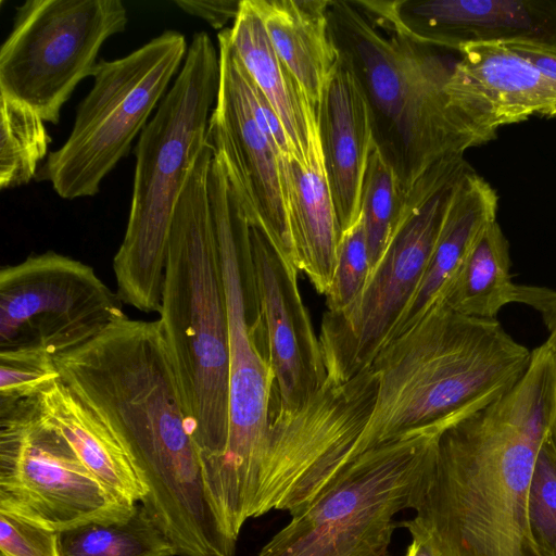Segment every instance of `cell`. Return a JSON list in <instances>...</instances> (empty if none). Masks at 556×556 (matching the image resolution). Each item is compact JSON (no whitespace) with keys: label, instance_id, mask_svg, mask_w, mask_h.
<instances>
[{"label":"cell","instance_id":"1","mask_svg":"<svg viewBox=\"0 0 556 556\" xmlns=\"http://www.w3.org/2000/svg\"><path fill=\"white\" fill-rule=\"evenodd\" d=\"M60 379L117 435L142 471L141 505L177 556H232L208 496L199 448L159 320L124 316L54 357Z\"/></svg>","mask_w":556,"mask_h":556},{"label":"cell","instance_id":"2","mask_svg":"<svg viewBox=\"0 0 556 556\" xmlns=\"http://www.w3.org/2000/svg\"><path fill=\"white\" fill-rule=\"evenodd\" d=\"M556 415V357L543 343L504 394L442 433L412 519L432 556H538L528 497Z\"/></svg>","mask_w":556,"mask_h":556},{"label":"cell","instance_id":"3","mask_svg":"<svg viewBox=\"0 0 556 556\" xmlns=\"http://www.w3.org/2000/svg\"><path fill=\"white\" fill-rule=\"evenodd\" d=\"M328 20L339 56L368 104L374 144L407 194L440 161L464 155L497 135L450 104L454 62L414 40L358 0H330Z\"/></svg>","mask_w":556,"mask_h":556},{"label":"cell","instance_id":"4","mask_svg":"<svg viewBox=\"0 0 556 556\" xmlns=\"http://www.w3.org/2000/svg\"><path fill=\"white\" fill-rule=\"evenodd\" d=\"M530 358L496 319L438 306L374 359L376 400L355 458L409 430L475 414L511 388Z\"/></svg>","mask_w":556,"mask_h":556},{"label":"cell","instance_id":"5","mask_svg":"<svg viewBox=\"0 0 556 556\" xmlns=\"http://www.w3.org/2000/svg\"><path fill=\"white\" fill-rule=\"evenodd\" d=\"M212 159L205 144L176 205L159 311L205 483L224 453L229 421L227 309L207 191Z\"/></svg>","mask_w":556,"mask_h":556},{"label":"cell","instance_id":"6","mask_svg":"<svg viewBox=\"0 0 556 556\" xmlns=\"http://www.w3.org/2000/svg\"><path fill=\"white\" fill-rule=\"evenodd\" d=\"M219 88V53L194 33L174 84L140 134L130 211L113 258L117 295L143 313L160 311L173 215L205 147Z\"/></svg>","mask_w":556,"mask_h":556},{"label":"cell","instance_id":"7","mask_svg":"<svg viewBox=\"0 0 556 556\" xmlns=\"http://www.w3.org/2000/svg\"><path fill=\"white\" fill-rule=\"evenodd\" d=\"M207 191L223 273L229 348V421L224 453L207 480L228 506H252L267 448L275 378L254 278L250 222L224 160L213 155Z\"/></svg>","mask_w":556,"mask_h":556},{"label":"cell","instance_id":"8","mask_svg":"<svg viewBox=\"0 0 556 556\" xmlns=\"http://www.w3.org/2000/svg\"><path fill=\"white\" fill-rule=\"evenodd\" d=\"M450 426L409 430L359 455L257 556H390L394 517L418 505Z\"/></svg>","mask_w":556,"mask_h":556},{"label":"cell","instance_id":"9","mask_svg":"<svg viewBox=\"0 0 556 556\" xmlns=\"http://www.w3.org/2000/svg\"><path fill=\"white\" fill-rule=\"evenodd\" d=\"M187 51L185 35L168 29L123 58L100 60L70 136L49 153L38 180L66 200L96 195L156 111Z\"/></svg>","mask_w":556,"mask_h":556},{"label":"cell","instance_id":"10","mask_svg":"<svg viewBox=\"0 0 556 556\" xmlns=\"http://www.w3.org/2000/svg\"><path fill=\"white\" fill-rule=\"evenodd\" d=\"M464 155L428 169L406 194L401 218L357 302L325 313L319 341L328 378L344 382L369 368L412 300L431 256L459 180Z\"/></svg>","mask_w":556,"mask_h":556},{"label":"cell","instance_id":"11","mask_svg":"<svg viewBox=\"0 0 556 556\" xmlns=\"http://www.w3.org/2000/svg\"><path fill=\"white\" fill-rule=\"evenodd\" d=\"M377 378L367 368L324 388L294 412L271 407L254 517L271 510L294 516L355 459L372 410Z\"/></svg>","mask_w":556,"mask_h":556},{"label":"cell","instance_id":"12","mask_svg":"<svg viewBox=\"0 0 556 556\" xmlns=\"http://www.w3.org/2000/svg\"><path fill=\"white\" fill-rule=\"evenodd\" d=\"M119 0H28L0 49V94L58 124L78 84L92 77L104 42L123 33Z\"/></svg>","mask_w":556,"mask_h":556},{"label":"cell","instance_id":"13","mask_svg":"<svg viewBox=\"0 0 556 556\" xmlns=\"http://www.w3.org/2000/svg\"><path fill=\"white\" fill-rule=\"evenodd\" d=\"M38 395L0 402V493L58 532L130 517L137 505L121 501L94 477L45 419Z\"/></svg>","mask_w":556,"mask_h":556},{"label":"cell","instance_id":"14","mask_svg":"<svg viewBox=\"0 0 556 556\" xmlns=\"http://www.w3.org/2000/svg\"><path fill=\"white\" fill-rule=\"evenodd\" d=\"M93 268L54 251L0 270V350L74 351L126 316Z\"/></svg>","mask_w":556,"mask_h":556},{"label":"cell","instance_id":"15","mask_svg":"<svg viewBox=\"0 0 556 556\" xmlns=\"http://www.w3.org/2000/svg\"><path fill=\"white\" fill-rule=\"evenodd\" d=\"M217 41L219 88L205 142L224 160L249 222L260 225L278 251L293 263L282 153L255 114L248 72L230 45L229 27L218 33Z\"/></svg>","mask_w":556,"mask_h":556},{"label":"cell","instance_id":"16","mask_svg":"<svg viewBox=\"0 0 556 556\" xmlns=\"http://www.w3.org/2000/svg\"><path fill=\"white\" fill-rule=\"evenodd\" d=\"M251 253L268 356L275 378L276 408L294 412L328 380L324 354L299 287V269L250 223Z\"/></svg>","mask_w":556,"mask_h":556},{"label":"cell","instance_id":"17","mask_svg":"<svg viewBox=\"0 0 556 556\" xmlns=\"http://www.w3.org/2000/svg\"><path fill=\"white\" fill-rule=\"evenodd\" d=\"M416 41L437 49L529 39L556 45V0H359Z\"/></svg>","mask_w":556,"mask_h":556},{"label":"cell","instance_id":"18","mask_svg":"<svg viewBox=\"0 0 556 556\" xmlns=\"http://www.w3.org/2000/svg\"><path fill=\"white\" fill-rule=\"evenodd\" d=\"M445 93L450 104L479 128H498L532 116L556 117V79L503 41L469 42L458 51Z\"/></svg>","mask_w":556,"mask_h":556},{"label":"cell","instance_id":"19","mask_svg":"<svg viewBox=\"0 0 556 556\" xmlns=\"http://www.w3.org/2000/svg\"><path fill=\"white\" fill-rule=\"evenodd\" d=\"M324 166L342 235L359 218L364 175L374 148L365 94L339 56L316 108Z\"/></svg>","mask_w":556,"mask_h":556},{"label":"cell","instance_id":"20","mask_svg":"<svg viewBox=\"0 0 556 556\" xmlns=\"http://www.w3.org/2000/svg\"><path fill=\"white\" fill-rule=\"evenodd\" d=\"M283 192L292 260L314 289L330 291L341 232L324 166L317 118L309 129L305 159L282 154Z\"/></svg>","mask_w":556,"mask_h":556},{"label":"cell","instance_id":"21","mask_svg":"<svg viewBox=\"0 0 556 556\" xmlns=\"http://www.w3.org/2000/svg\"><path fill=\"white\" fill-rule=\"evenodd\" d=\"M497 202L496 191L472 168L464 174L419 285L386 345L442 305L478 237L496 220Z\"/></svg>","mask_w":556,"mask_h":556},{"label":"cell","instance_id":"22","mask_svg":"<svg viewBox=\"0 0 556 556\" xmlns=\"http://www.w3.org/2000/svg\"><path fill=\"white\" fill-rule=\"evenodd\" d=\"M38 405L45 419L109 491L130 505L146 500L149 486L129 451L61 379L39 393Z\"/></svg>","mask_w":556,"mask_h":556},{"label":"cell","instance_id":"23","mask_svg":"<svg viewBox=\"0 0 556 556\" xmlns=\"http://www.w3.org/2000/svg\"><path fill=\"white\" fill-rule=\"evenodd\" d=\"M278 56L316 109L339 63L330 0H251Z\"/></svg>","mask_w":556,"mask_h":556},{"label":"cell","instance_id":"24","mask_svg":"<svg viewBox=\"0 0 556 556\" xmlns=\"http://www.w3.org/2000/svg\"><path fill=\"white\" fill-rule=\"evenodd\" d=\"M229 40L241 64L277 113L292 154L304 160L316 109L278 56L251 0H242L229 27Z\"/></svg>","mask_w":556,"mask_h":556},{"label":"cell","instance_id":"25","mask_svg":"<svg viewBox=\"0 0 556 556\" xmlns=\"http://www.w3.org/2000/svg\"><path fill=\"white\" fill-rule=\"evenodd\" d=\"M515 291L509 244L494 220L478 237L450 285L442 305L465 316L496 319L505 305L515 303Z\"/></svg>","mask_w":556,"mask_h":556},{"label":"cell","instance_id":"26","mask_svg":"<svg viewBox=\"0 0 556 556\" xmlns=\"http://www.w3.org/2000/svg\"><path fill=\"white\" fill-rule=\"evenodd\" d=\"M59 547L61 556H177L170 540L141 504L127 519L60 531Z\"/></svg>","mask_w":556,"mask_h":556},{"label":"cell","instance_id":"27","mask_svg":"<svg viewBox=\"0 0 556 556\" xmlns=\"http://www.w3.org/2000/svg\"><path fill=\"white\" fill-rule=\"evenodd\" d=\"M46 122L26 104L0 94V189H13L37 176L48 157Z\"/></svg>","mask_w":556,"mask_h":556},{"label":"cell","instance_id":"28","mask_svg":"<svg viewBox=\"0 0 556 556\" xmlns=\"http://www.w3.org/2000/svg\"><path fill=\"white\" fill-rule=\"evenodd\" d=\"M405 198L406 194L393 169L374 144L359 199L371 271L381 258L401 218Z\"/></svg>","mask_w":556,"mask_h":556},{"label":"cell","instance_id":"29","mask_svg":"<svg viewBox=\"0 0 556 556\" xmlns=\"http://www.w3.org/2000/svg\"><path fill=\"white\" fill-rule=\"evenodd\" d=\"M371 273L370 257L363 218L341 237L334 275L326 295L327 313L342 315L361 298Z\"/></svg>","mask_w":556,"mask_h":556},{"label":"cell","instance_id":"30","mask_svg":"<svg viewBox=\"0 0 556 556\" xmlns=\"http://www.w3.org/2000/svg\"><path fill=\"white\" fill-rule=\"evenodd\" d=\"M0 553L61 556L59 532L26 505L0 493Z\"/></svg>","mask_w":556,"mask_h":556},{"label":"cell","instance_id":"31","mask_svg":"<svg viewBox=\"0 0 556 556\" xmlns=\"http://www.w3.org/2000/svg\"><path fill=\"white\" fill-rule=\"evenodd\" d=\"M531 539L538 556H556V456L549 442L541 447L528 497Z\"/></svg>","mask_w":556,"mask_h":556},{"label":"cell","instance_id":"32","mask_svg":"<svg viewBox=\"0 0 556 556\" xmlns=\"http://www.w3.org/2000/svg\"><path fill=\"white\" fill-rule=\"evenodd\" d=\"M60 379L54 356L39 348L0 350V402L37 396Z\"/></svg>","mask_w":556,"mask_h":556},{"label":"cell","instance_id":"33","mask_svg":"<svg viewBox=\"0 0 556 556\" xmlns=\"http://www.w3.org/2000/svg\"><path fill=\"white\" fill-rule=\"evenodd\" d=\"M515 303H521L540 313L547 330L544 342L556 357V290L541 286L516 285Z\"/></svg>","mask_w":556,"mask_h":556},{"label":"cell","instance_id":"34","mask_svg":"<svg viewBox=\"0 0 556 556\" xmlns=\"http://www.w3.org/2000/svg\"><path fill=\"white\" fill-rule=\"evenodd\" d=\"M242 0H175L174 3L185 13L201 18L214 29H225L236 20Z\"/></svg>","mask_w":556,"mask_h":556},{"label":"cell","instance_id":"35","mask_svg":"<svg viewBox=\"0 0 556 556\" xmlns=\"http://www.w3.org/2000/svg\"><path fill=\"white\" fill-rule=\"evenodd\" d=\"M503 42L540 72L556 79V45L529 39Z\"/></svg>","mask_w":556,"mask_h":556},{"label":"cell","instance_id":"36","mask_svg":"<svg viewBox=\"0 0 556 556\" xmlns=\"http://www.w3.org/2000/svg\"><path fill=\"white\" fill-rule=\"evenodd\" d=\"M405 556H432L422 545L412 541L406 549Z\"/></svg>","mask_w":556,"mask_h":556},{"label":"cell","instance_id":"37","mask_svg":"<svg viewBox=\"0 0 556 556\" xmlns=\"http://www.w3.org/2000/svg\"><path fill=\"white\" fill-rule=\"evenodd\" d=\"M548 442H549L552 450L556 456V415H555L554 422H553V426L551 429Z\"/></svg>","mask_w":556,"mask_h":556},{"label":"cell","instance_id":"38","mask_svg":"<svg viewBox=\"0 0 556 556\" xmlns=\"http://www.w3.org/2000/svg\"><path fill=\"white\" fill-rule=\"evenodd\" d=\"M0 556H5V555L0 553Z\"/></svg>","mask_w":556,"mask_h":556}]
</instances>
